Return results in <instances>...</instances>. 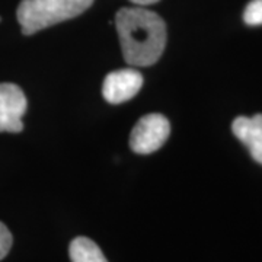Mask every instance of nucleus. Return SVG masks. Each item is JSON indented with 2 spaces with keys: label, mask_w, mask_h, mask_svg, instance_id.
I'll use <instances>...</instances> for the list:
<instances>
[{
  "label": "nucleus",
  "mask_w": 262,
  "mask_h": 262,
  "mask_svg": "<svg viewBox=\"0 0 262 262\" xmlns=\"http://www.w3.org/2000/svg\"><path fill=\"white\" fill-rule=\"evenodd\" d=\"M125 63L137 67L155 64L166 47V24L156 12L140 8H122L115 15Z\"/></svg>",
  "instance_id": "f257e3e1"
},
{
  "label": "nucleus",
  "mask_w": 262,
  "mask_h": 262,
  "mask_svg": "<svg viewBox=\"0 0 262 262\" xmlns=\"http://www.w3.org/2000/svg\"><path fill=\"white\" fill-rule=\"evenodd\" d=\"M94 0H22L19 3L18 22L24 35L53 27L82 15Z\"/></svg>",
  "instance_id": "f03ea898"
},
{
  "label": "nucleus",
  "mask_w": 262,
  "mask_h": 262,
  "mask_svg": "<svg viewBox=\"0 0 262 262\" xmlns=\"http://www.w3.org/2000/svg\"><path fill=\"white\" fill-rule=\"evenodd\" d=\"M170 134V124L162 114L141 117L130 134V147L137 155H149L159 150Z\"/></svg>",
  "instance_id": "7ed1b4c3"
},
{
  "label": "nucleus",
  "mask_w": 262,
  "mask_h": 262,
  "mask_svg": "<svg viewBox=\"0 0 262 262\" xmlns=\"http://www.w3.org/2000/svg\"><path fill=\"white\" fill-rule=\"evenodd\" d=\"M28 101L18 84L0 83V133H20Z\"/></svg>",
  "instance_id": "20e7f679"
},
{
  "label": "nucleus",
  "mask_w": 262,
  "mask_h": 262,
  "mask_svg": "<svg viewBox=\"0 0 262 262\" xmlns=\"http://www.w3.org/2000/svg\"><path fill=\"white\" fill-rule=\"evenodd\" d=\"M143 76L134 69H121L108 73L102 84V95L110 103H122L130 101L140 92Z\"/></svg>",
  "instance_id": "39448f33"
},
{
  "label": "nucleus",
  "mask_w": 262,
  "mask_h": 262,
  "mask_svg": "<svg viewBox=\"0 0 262 262\" xmlns=\"http://www.w3.org/2000/svg\"><path fill=\"white\" fill-rule=\"evenodd\" d=\"M232 131L248 147L253 160L262 165V114L234 118Z\"/></svg>",
  "instance_id": "423d86ee"
},
{
  "label": "nucleus",
  "mask_w": 262,
  "mask_h": 262,
  "mask_svg": "<svg viewBox=\"0 0 262 262\" xmlns=\"http://www.w3.org/2000/svg\"><path fill=\"white\" fill-rule=\"evenodd\" d=\"M69 255L72 262H108L101 248L84 236H79L70 242Z\"/></svg>",
  "instance_id": "0eeeda50"
},
{
  "label": "nucleus",
  "mask_w": 262,
  "mask_h": 262,
  "mask_svg": "<svg viewBox=\"0 0 262 262\" xmlns=\"http://www.w3.org/2000/svg\"><path fill=\"white\" fill-rule=\"evenodd\" d=\"M244 20L249 27L262 25V0H251L244 10Z\"/></svg>",
  "instance_id": "6e6552de"
},
{
  "label": "nucleus",
  "mask_w": 262,
  "mask_h": 262,
  "mask_svg": "<svg viewBox=\"0 0 262 262\" xmlns=\"http://www.w3.org/2000/svg\"><path fill=\"white\" fill-rule=\"evenodd\" d=\"M12 244H13L12 233L9 232V229L0 222V261L9 253Z\"/></svg>",
  "instance_id": "1a4fd4ad"
},
{
  "label": "nucleus",
  "mask_w": 262,
  "mask_h": 262,
  "mask_svg": "<svg viewBox=\"0 0 262 262\" xmlns=\"http://www.w3.org/2000/svg\"><path fill=\"white\" fill-rule=\"evenodd\" d=\"M131 3H136L137 6H149L153 3H158L159 0H130Z\"/></svg>",
  "instance_id": "9d476101"
},
{
  "label": "nucleus",
  "mask_w": 262,
  "mask_h": 262,
  "mask_svg": "<svg viewBox=\"0 0 262 262\" xmlns=\"http://www.w3.org/2000/svg\"><path fill=\"white\" fill-rule=\"evenodd\" d=\"M0 20H2V18H0Z\"/></svg>",
  "instance_id": "9b49d317"
}]
</instances>
